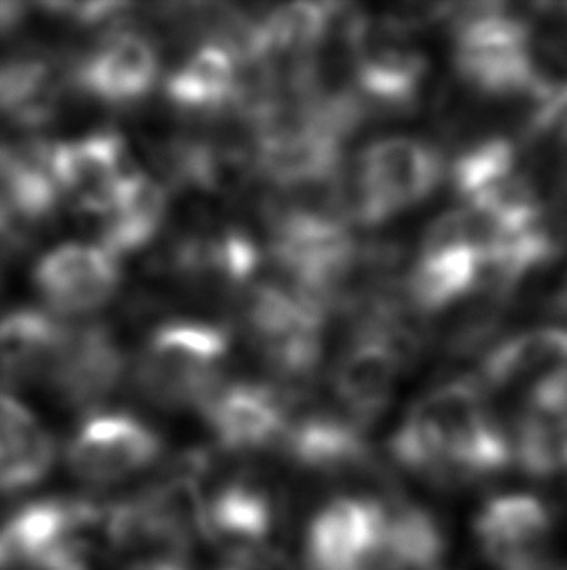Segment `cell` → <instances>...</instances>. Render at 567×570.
I'll return each mask as SVG.
<instances>
[{
	"label": "cell",
	"mask_w": 567,
	"mask_h": 570,
	"mask_svg": "<svg viewBox=\"0 0 567 570\" xmlns=\"http://www.w3.org/2000/svg\"><path fill=\"white\" fill-rule=\"evenodd\" d=\"M127 570H192L187 556H156L132 561Z\"/></svg>",
	"instance_id": "cell-30"
},
{
	"label": "cell",
	"mask_w": 567,
	"mask_h": 570,
	"mask_svg": "<svg viewBox=\"0 0 567 570\" xmlns=\"http://www.w3.org/2000/svg\"><path fill=\"white\" fill-rule=\"evenodd\" d=\"M556 309L560 312V316L567 320V277L564 285H561L560 293L556 296Z\"/></svg>",
	"instance_id": "cell-31"
},
{
	"label": "cell",
	"mask_w": 567,
	"mask_h": 570,
	"mask_svg": "<svg viewBox=\"0 0 567 570\" xmlns=\"http://www.w3.org/2000/svg\"><path fill=\"white\" fill-rule=\"evenodd\" d=\"M70 90L67 62L41 51H23L0 61V117L38 131L61 116Z\"/></svg>",
	"instance_id": "cell-14"
},
{
	"label": "cell",
	"mask_w": 567,
	"mask_h": 570,
	"mask_svg": "<svg viewBox=\"0 0 567 570\" xmlns=\"http://www.w3.org/2000/svg\"><path fill=\"white\" fill-rule=\"evenodd\" d=\"M560 368H567V327H538L498 341L484 355L476 382L483 387L504 390L527 380L535 382Z\"/></svg>",
	"instance_id": "cell-22"
},
{
	"label": "cell",
	"mask_w": 567,
	"mask_h": 570,
	"mask_svg": "<svg viewBox=\"0 0 567 570\" xmlns=\"http://www.w3.org/2000/svg\"><path fill=\"white\" fill-rule=\"evenodd\" d=\"M169 210V191L145 171H132L121 191L98 218L100 246L117 259L135 255L160 234Z\"/></svg>",
	"instance_id": "cell-18"
},
{
	"label": "cell",
	"mask_w": 567,
	"mask_h": 570,
	"mask_svg": "<svg viewBox=\"0 0 567 570\" xmlns=\"http://www.w3.org/2000/svg\"><path fill=\"white\" fill-rule=\"evenodd\" d=\"M480 275L483 257L476 247H447L418 255V262L405 281V294L410 306L422 316L444 312L475 294Z\"/></svg>",
	"instance_id": "cell-21"
},
{
	"label": "cell",
	"mask_w": 567,
	"mask_h": 570,
	"mask_svg": "<svg viewBox=\"0 0 567 570\" xmlns=\"http://www.w3.org/2000/svg\"><path fill=\"white\" fill-rule=\"evenodd\" d=\"M278 522V507L262 481L238 475L205 499L202 538L230 556L267 548Z\"/></svg>",
	"instance_id": "cell-16"
},
{
	"label": "cell",
	"mask_w": 567,
	"mask_h": 570,
	"mask_svg": "<svg viewBox=\"0 0 567 570\" xmlns=\"http://www.w3.org/2000/svg\"><path fill=\"white\" fill-rule=\"evenodd\" d=\"M560 465L567 470V439L564 440V444H561Z\"/></svg>",
	"instance_id": "cell-32"
},
{
	"label": "cell",
	"mask_w": 567,
	"mask_h": 570,
	"mask_svg": "<svg viewBox=\"0 0 567 570\" xmlns=\"http://www.w3.org/2000/svg\"><path fill=\"white\" fill-rule=\"evenodd\" d=\"M231 335L205 320H169L153 327L135 364L142 397L166 411L197 409L223 384Z\"/></svg>",
	"instance_id": "cell-2"
},
{
	"label": "cell",
	"mask_w": 567,
	"mask_h": 570,
	"mask_svg": "<svg viewBox=\"0 0 567 570\" xmlns=\"http://www.w3.org/2000/svg\"><path fill=\"white\" fill-rule=\"evenodd\" d=\"M517 163L514 140L498 135L472 140L452 160L449 170L452 189L470 205L517 174Z\"/></svg>",
	"instance_id": "cell-24"
},
{
	"label": "cell",
	"mask_w": 567,
	"mask_h": 570,
	"mask_svg": "<svg viewBox=\"0 0 567 570\" xmlns=\"http://www.w3.org/2000/svg\"><path fill=\"white\" fill-rule=\"evenodd\" d=\"M241 317L255 353L296 401L321 363L327 314L291 286L261 283L243 296Z\"/></svg>",
	"instance_id": "cell-3"
},
{
	"label": "cell",
	"mask_w": 567,
	"mask_h": 570,
	"mask_svg": "<svg viewBox=\"0 0 567 570\" xmlns=\"http://www.w3.org/2000/svg\"><path fill=\"white\" fill-rule=\"evenodd\" d=\"M444 174V158L422 140H376L356 158L352 178L342 179L346 218L364 226L387 223L428 199Z\"/></svg>",
	"instance_id": "cell-4"
},
{
	"label": "cell",
	"mask_w": 567,
	"mask_h": 570,
	"mask_svg": "<svg viewBox=\"0 0 567 570\" xmlns=\"http://www.w3.org/2000/svg\"><path fill=\"white\" fill-rule=\"evenodd\" d=\"M127 356L116 333L101 322L69 325L46 385L62 405L100 411L123 384Z\"/></svg>",
	"instance_id": "cell-10"
},
{
	"label": "cell",
	"mask_w": 567,
	"mask_h": 570,
	"mask_svg": "<svg viewBox=\"0 0 567 570\" xmlns=\"http://www.w3.org/2000/svg\"><path fill=\"white\" fill-rule=\"evenodd\" d=\"M452 67L468 90L488 100H529L546 78L533 53L529 18L499 4L455 7Z\"/></svg>",
	"instance_id": "cell-1"
},
{
	"label": "cell",
	"mask_w": 567,
	"mask_h": 570,
	"mask_svg": "<svg viewBox=\"0 0 567 570\" xmlns=\"http://www.w3.org/2000/svg\"><path fill=\"white\" fill-rule=\"evenodd\" d=\"M261 259L251 234L236 226H218L177 238L161 265L169 277L192 291L238 294L253 286Z\"/></svg>",
	"instance_id": "cell-9"
},
{
	"label": "cell",
	"mask_w": 567,
	"mask_h": 570,
	"mask_svg": "<svg viewBox=\"0 0 567 570\" xmlns=\"http://www.w3.org/2000/svg\"><path fill=\"white\" fill-rule=\"evenodd\" d=\"M291 400L277 384H222L199 407L218 446L228 454H257L280 446L291 421Z\"/></svg>",
	"instance_id": "cell-8"
},
{
	"label": "cell",
	"mask_w": 567,
	"mask_h": 570,
	"mask_svg": "<svg viewBox=\"0 0 567 570\" xmlns=\"http://www.w3.org/2000/svg\"><path fill=\"white\" fill-rule=\"evenodd\" d=\"M445 553L436 518L418 507H405L385 522L381 559L391 570H436Z\"/></svg>",
	"instance_id": "cell-23"
},
{
	"label": "cell",
	"mask_w": 567,
	"mask_h": 570,
	"mask_svg": "<svg viewBox=\"0 0 567 570\" xmlns=\"http://www.w3.org/2000/svg\"><path fill=\"white\" fill-rule=\"evenodd\" d=\"M163 92L177 114L195 121H218L236 111L241 65L226 47L202 43L171 70Z\"/></svg>",
	"instance_id": "cell-15"
},
{
	"label": "cell",
	"mask_w": 567,
	"mask_h": 570,
	"mask_svg": "<svg viewBox=\"0 0 567 570\" xmlns=\"http://www.w3.org/2000/svg\"><path fill=\"white\" fill-rule=\"evenodd\" d=\"M527 413L560 436L567 434V368L550 372L530 384Z\"/></svg>",
	"instance_id": "cell-27"
},
{
	"label": "cell",
	"mask_w": 567,
	"mask_h": 570,
	"mask_svg": "<svg viewBox=\"0 0 567 570\" xmlns=\"http://www.w3.org/2000/svg\"><path fill=\"white\" fill-rule=\"evenodd\" d=\"M566 181H567V168H566Z\"/></svg>",
	"instance_id": "cell-33"
},
{
	"label": "cell",
	"mask_w": 567,
	"mask_h": 570,
	"mask_svg": "<svg viewBox=\"0 0 567 570\" xmlns=\"http://www.w3.org/2000/svg\"><path fill=\"white\" fill-rule=\"evenodd\" d=\"M525 104L523 142L537 150H567V82L546 78Z\"/></svg>",
	"instance_id": "cell-25"
},
{
	"label": "cell",
	"mask_w": 567,
	"mask_h": 570,
	"mask_svg": "<svg viewBox=\"0 0 567 570\" xmlns=\"http://www.w3.org/2000/svg\"><path fill=\"white\" fill-rule=\"evenodd\" d=\"M28 18H30L28 4L0 0V39L10 38L16 31L22 30Z\"/></svg>",
	"instance_id": "cell-29"
},
{
	"label": "cell",
	"mask_w": 567,
	"mask_h": 570,
	"mask_svg": "<svg viewBox=\"0 0 567 570\" xmlns=\"http://www.w3.org/2000/svg\"><path fill=\"white\" fill-rule=\"evenodd\" d=\"M39 8L49 16L77 23L80 28H116L127 22L132 7L121 2H49Z\"/></svg>",
	"instance_id": "cell-28"
},
{
	"label": "cell",
	"mask_w": 567,
	"mask_h": 570,
	"mask_svg": "<svg viewBox=\"0 0 567 570\" xmlns=\"http://www.w3.org/2000/svg\"><path fill=\"white\" fill-rule=\"evenodd\" d=\"M121 283L119 259L100 244H62L47 252L33 269V286L54 316L93 314L119 293Z\"/></svg>",
	"instance_id": "cell-11"
},
{
	"label": "cell",
	"mask_w": 567,
	"mask_h": 570,
	"mask_svg": "<svg viewBox=\"0 0 567 570\" xmlns=\"http://www.w3.org/2000/svg\"><path fill=\"white\" fill-rule=\"evenodd\" d=\"M402 372L397 358L376 341L356 340L338 361L332 387L348 419L361 426L391 403Z\"/></svg>",
	"instance_id": "cell-19"
},
{
	"label": "cell",
	"mask_w": 567,
	"mask_h": 570,
	"mask_svg": "<svg viewBox=\"0 0 567 570\" xmlns=\"http://www.w3.org/2000/svg\"><path fill=\"white\" fill-rule=\"evenodd\" d=\"M70 90L108 109H132L160 78L158 47L145 31L116 26L90 49L67 62Z\"/></svg>",
	"instance_id": "cell-5"
},
{
	"label": "cell",
	"mask_w": 567,
	"mask_h": 570,
	"mask_svg": "<svg viewBox=\"0 0 567 570\" xmlns=\"http://www.w3.org/2000/svg\"><path fill=\"white\" fill-rule=\"evenodd\" d=\"M385 522L387 510L371 499H332L307 530V569L368 570L381 556Z\"/></svg>",
	"instance_id": "cell-12"
},
{
	"label": "cell",
	"mask_w": 567,
	"mask_h": 570,
	"mask_svg": "<svg viewBox=\"0 0 567 570\" xmlns=\"http://www.w3.org/2000/svg\"><path fill=\"white\" fill-rule=\"evenodd\" d=\"M163 440L150 424L123 411H93L67 444V465L74 478L109 485L152 468Z\"/></svg>",
	"instance_id": "cell-6"
},
{
	"label": "cell",
	"mask_w": 567,
	"mask_h": 570,
	"mask_svg": "<svg viewBox=\"0 0 567 570\" xmlns=\"http://www.w3.org/2000/svg\"><path fill=\"white\" fill-rule=\"evenodd\" d=\"M278 448L299 468L319 473L348 470L366 455L360 426L348 416L327 411H315L301 419L291 416Z\"/></svg>",
	"instance_id": "cell-20"
},
{
	"label": "cell",
	"mask_w": 567,
	"mask_h": 570,
	"mask_svg": "<svg viewBox=\"0 0 567 570\" xmlns=\"http://www.w3.org/2000/svg\"><path fill=\"white\" fill-rule=\"evenodd\" d=\"M49 164L62 205L92 218H100L108 210L137 170L127 140L116 129L51 142Z\"/></svg>",
	"instance_id": "cell-7"
},
{
	"label": "cell",
	"mask_w": 567,
	"mask_h": 570,
	"mask_svg": "<svg viewBox=\"0 0 567 570\" xmlns=\"http://www.w3.org/2000/svg\"><path fill=\"white\" fill-rule=\"evenodd\" d=\"M54 442L43 429L18 446L0 450V493H20L46 479L54 463Z\"/></svg>",
	"instance_id": "cell-26"
},
{
	"label": "cell",
	"mask_w": 567,
	"mask_h": 570,
	"mask_svg": "<svg viewBox=\"0 0 567 570\" xmlns=\"http://www.w3.org/2000/svg\"><path fill=\"white\" fill-rule=\"evenodd\" d=\"M69 324L49 309L18 306L0 314V379L8 385H46Z\"/></svg>",
	"instance_id": "cell-17"
},
{
	"label": "cell",
	"mask_w": 567,
	"mask_h": 570,
	"mask_svg": "<svg viewBox=\"0 0 567 570\" xmlns=\"http://www.w3.org/2000/svg\"><path fill=\"white\" fill-rule=\"evenodd\" d=\"M554 522L545 502L529 493H506L484 504L475 522L476 540L499 570H543Z\"/></svg>",
	"instance_id": "cell-13"
}]
</instances>
